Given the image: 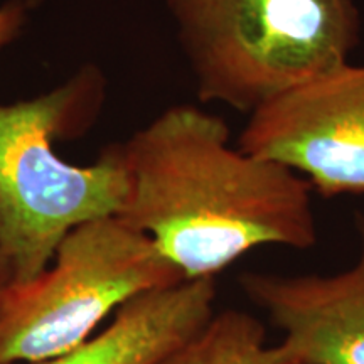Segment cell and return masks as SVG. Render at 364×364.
Here are the masks:
<instances>
[{"label":"cell","instance_id":"3957f363","mask_svg":"<svg viewBox=\"0 0 364 364\" xmlns=\"http://www.w3.org/2000/svg\"><path fill=\"white\" fill-rule=\"evenodd\" d=\"M203 103L252 113L348 65L359 43L353 0H167Z\"/></svg>","mask_w":364,"mask_h":364},{"label":"cell","instance_id":"5b68a950","mask_svg":"<svg viewBox=\"0 0 364 364\" xmlns=\"http://www.w3.org/2000/svg\"><path fill=\"white\" fill-rule=\"evenodd\" d=\"M238 147L289 167L326 198L364 194V65L348 63L262 105Z\"/></svg>","mask_w":364,"mask_h":364},{"label":"cell","instance_id":"277c9868","mask_svg":"<svg viewBox=\"0 0 364 364\" xmlns=\"http://www.w3.org/2000/svg\"><path fill=\"white\" fill-rule=\"evenodd\" d=\"M184 280L142 231L120 216L80 225L43 273L0 300V364L54 358L93 336L130 300Z\"/></svg>","mask_w":364,"mask_h":364},{"label":"cell","instance_id":"8fae6325","mask_svg":"<svg viewBox=\"0 0 364 364\" xmlns=\"http://www.w3.org/2000/svg\"><path fill=\"white\" fill-rule=\"evenodd\" d=\"M22 2H24V6L29 9V12H31V11H34V9H38L39 6H43L44 0H22Z\"/></svg>","mask_w":364,"mask_h":364},{"label":"cell","instance_id":"52a82bcc","mask_svg":"<svg viewBox=\"0 0 364 364\" xmlns=\"http://www.w3.org/2000/svg\"><path fill=\"white\" fill-rule=\"evenodd\" d=\"M215 279L181 280L130 300L102 332L29 364H157L215 314Z\"/></svg>","mask_w":364,"mask_h":364},{"label":"cell","instance_id":"9c48e42d","mask_svg":"<svg viewBox=\"0 0 364 364\" xmlns=\"http://www.w3.org/2000/svg\"><path fill=\"white\" fill-rule=\"evenodd\" d=\"M27 14L29 9L22 0H7L0 6V56L21 36Z\"/></svg>","mask_w":364,"mask_h":364},{"label":"cell","instance_id":"30bf717a","mask_svg":"<svg viewBox=\"0 0 364 364\" xmlns=\"http://www.w3.org/2000/svg\"><path fill=\"white\" fill-rule=\"evenodd\" d=\"M12 285V277H11V268L4 257V253L0 252V300H2L4 294L7 292L9 287Z\"/></svg>","mask_w":364,"mask_h":364},{"label":"cell","instance_id":"7a4b0ae2","mask_svg":"<svg viewBox=\"0 0 364 364\" xmlns=\"http://www.w3.org/2000/svg\"><path fill=\"white\" fill-rule=\"evenodd\" d=\"M107 97L97 66L78 70L46 93L0 102V252L12 285L27 284L51 263L71 230L118 216L129 194L122 145L97 162L75 166L54 142L83 134Z\"/></svg>","mask_w":364,"mask_h":364},{"label":"cell","instance_id":"8992f818","mask_svg":"<svg viewBox=\"0 0 364 364\" xmlns=\"http://www.w3.org/2000/svg\"><path fill=\"white\" fill-rule=\"evenodd\" d=\"M358 260L334 275L248 273L241 287L297 364H364V221Z\"/></svg>","mask_w":364,"mask_h":364},{"label":"cell","instance_id":"ba28073f","mask_svg":"<svg viewBox=\"0 0 364 364\" xmlns=\"http://www.w3.org/2000/svg\"><path fill=\"white\" fill-rule=\"evenodd\" d=\"M157 364H297L284 344H268L265 329L247 312L228 309Z\"/></svg>","mask_w":364,"mask_h":364},{"label":"cell","instance_id":"6da1fadb","mask_svg":"<svg viewBox=\"0 0 364 364\" xmlns=\"http://www.w3.org/2000/svg\"><path fill=\"white\" fill-rule=\"evenodd\" d=\"M129 194L118 216L152 240L184 280L215 275L260 247L312 248L311 184L230 144L196 105H174L122 144Z\"/></svg>","mask_w":364,"mask_h":364}]
</instances>
